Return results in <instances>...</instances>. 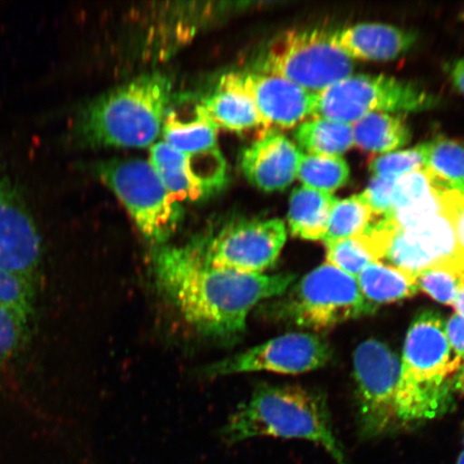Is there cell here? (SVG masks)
I'll list each match as a JSON object with an SVG mask.
<instances>
[{
    "label": "cell",
    "instance_id": "60d3db41",
    "mask_svg": "<svg viewBox=\"0 0 464 464\" xmlns=\"http://www.w3.org/2000/svg\"><path fill=\"white\" fill-rule=\"evenodd\" d=\"M0 181H2V178H0Z\"/></svg>",
    "mask_w": 464,
    "mask_h": 464
},
{
    "label": "cell",
    "instance_id": "f35d334b",
    "mask_svg": "<svg viewBox=\"0 0 464 464\" xmlns=\"http://www.w3.org/2000/svg\"><path fill=\"white\" fill-rule=\"evenodd\" d=\"M459 266H460V269L462 270L463 274H464V259L461 261V263L459 264Z\"/></svg>",
    "mask_w": 464,
    "mask_h": 464
},
{
    "label": "cell",
    "instance_id": "d6986e66",
    "mask_svg": "<svg viewBox=\"0 0 464 464\" xmlns=\"http://www.w3.org/2000/svg\"><path fill=\"white\" fill-rule=\"evenodd\" d=\"M415 34L382 24H359L334 34V42L347 56L391 61L411 49Z\"/></svg>",
    "mask_w": 464,
    "mask_h": 464
},
{
    "label": "cell",
    "instance_id": "d6a6232c",
    "mask_svg": "<svg viewBox=\"0 0 464 464\" xmlns=\"http://www.w3.org/2000/svg\"><path fill=\"white\" fill-rule=\"evenodd\" d=\"M446 336L452 353L460 361H464V316L454 314L445 324Z\"/></svg>",
    "mask_w": 464,
    "mask_h": 464
},
{
    "label": "cell",
    "instance_id": "52a82bcc",
    "mask_svg": "<svg viewBox=\"0 0 464 464\" xmlns=\"http://www.w3.org/2000/svg\"><path fill=\"white\" fill-rule=\"evenodd\" d=\"M353 63L338 48L334 34L322 29H294L266 46L256 72L278 75L313 92L351 77Z\"/></svg>",
    "mask_w": 464,
    "mask_h": 464
},
{
    "label": "cell",
    "instance_id": "cb8c5ba5",
    "mask_svg": "<svg viewBox=\"0 0 464 464\" xmlns=\"http://www.w3.org/2000/svg\"><path fill=\"white\" fill-rule=\"evenodd\" d=\"M295 140L312 155L340 156L355 145L353 125L321 118L301 123L295 131Z\"/></svg>",
    "mask_w": 464,
    "mask_h": 464
},
{
    "label": "cell",
    "instance_id": "d4e9b609",
    "mask_svg": "<svg viewBox=\"0 0 464 464\" xmlns=\"http://www.w3.org/2000/svg\"><path fill=\"white\" fill-rule=\"evenodd\" d=\"M425 169L435 188L464 195V148L460 144L443 138L428 142Z\"/></svg>",
    "mask_w": 464,
    "mask_h": 464
},
{
    "label": "cell",
    "instance_id": "4dcf8cb0",
    "mask_svg": "<svg viewBox=\"0 0 464 464\" xmlns=\"http://www.w3.org/2000/svg\"><path fill=\"white\" fill-rule=\"evenodd\" d=\"M434 188H437L434 187L426 169L416 170L398 178L392 189V210L420 200Z\"/></svg>",
    "mask_w": 464,
    "mask_h": 464
},
{
    "label": "cell",
    "instance_id": "b9f144b4",
    "mask_svg": "<svg viewBox=\"0 0 464 464\" xmlns=\"http://www.w3.org/2000/svg\"><path fill=\"white\" fill-rule=\"evenodd\" d=\"M463 16H464V14H463Z\"/></svg>",
    "mask_w": 464,
    "mask_h": 464
},
{
    "label": "cell",
    "instance_id": "2e32d148",
    "mask_svg": "<svg viewBox=\"0 0 464 464\" xmlns=\"http://www.w3.org/2000/svg\"><path fill=\"white\" fill-rule=\"evenodd\" d=\"M304 153L277 131H266L245 150L241 168L247 181L265 191L283 190L294 182Z\"/></svg>",
    "mask_w": 464,
    "mask_h": 464
},
{
    "label": "cell",
    "instance_id": "6da1fadb",
    "mask_svg": "<svg viewBox=\"0 0 464 464\" xmlns=\"http://www.w3.org/2000/svg\"><path fill=\"white\" fill-rule=\"evenodd\" d=\"M153 269L166 297L197 332L220 340L245 333L260 301L286 294L292 274L243 275L203 263L193 246L155 247Z\"/></svg>",
    "mask_w": 464,
    "mask_h": 464
},
{
    "label": "cell",
    "instance_id": "8992f818",
    "mask_svg": "<svg viewBox=\"0 0 464 464\" xmlns=\"http://www.w3.org/2000/svg\"><path fill=\"white\" fill-rule=\"evenodd\" d=\"M376 307L364 298L356 277L326 263L306 275L276 310L283 321L319 333L372 314Z\"/></svg>",
    "mask_w": 464,
    "mask_h": 464
},
{
    "label": "cell",
    "instance_id": "7a4b0ae2",
    "mask_svg": "<svg viewBox=\"0 0 464 464\" xmlns=\"http://www.w3.org/2000/svg\"><path fill=\"white\" fill-rule=\"evenodd\" d=\"M171 80L145 73L86 104L73 127L86 147L147 148L160 136L172 100Z\"/></svg>",
    "mask_w": 464,
    "mask_h": 464
},
{
    "label": "cell",
    "instance_id": "277c9868",
    "mask_svg": "<svg viewBox=\"0 0 464 464\" xmlns=\"http://www.w3.org/2000/svg\"><path fill=\"white\" fill-rule=\"evenodd\" d=\"M222 432L229 444L264 437L306 440L322 446L336 464H350L334 432L327 404L299 386H259L229 416Z\"/></svg>",
    "mask_w": 464,
    "mask_h": 464
},
{
    "label": "cell",
    "instance_id": "4316f807",
    "mask_svg": "<svg viewBox=\"0 0 464 464\" xmlns=\"http://www.w3.org/2000/svg\"><path fill=\"white\" fill-rule=\"evenodd\" d=\"M374 218L363 194L339 200L334 208L323 242L328 245V243L361 235Z\"/></svg>",
    "mask_w": 464,
    "mask_h": 464
},
{
    "label": "cell",
    "instance_id": "8d00e7d4",
    "mask_svg": "<svg viewBox=\"0 0 464 464\" xmlns=\"http://www.w3.org/2000/svg\"><path fill=\"white\" fill-rule=\"evenodd\" d=\"M455 391L464 393V365L456 374Z\"/></svg>",
    "mask_w": 464,
    "mask_h": 464
},
{
    "label": "cell",
    "instance_id": "7c38bea8",
    "mask_svg": "<svg viewBox=\"0 0 464 464\" xmlns=\"http://www.w3.org/2000/svg\"><path fill=\"white\" fill-rule=\"evenodd\" d=\"M462 196L454 191L448 208L439 216L415 227L393 231L382 260L414 276L435 265L457 263L454 214Z\"/></svg>",
    "mask_w": 464,
    "mask_h": 464
},
{
    "label": "cell",
    "instance_id": "83f0119b",
    "mask_svg": "<svg viewBox=\"0 0 464 464\" xmlns=\"http://www.w3.org/2000/svg\"><path fill=\"white\" fill-rule=\"evenodd\" d=\"M464 274L457 263H443L420 272L416 276L417 286L443 304H454Z\"/></svg>",
    "mask_w": 464,
    "mask_h": 464
},
{
    "label": "cell",
    "instance_id": "9c48e42d",
    "mask_svg": "<svg viewBox=\"0 0 464 464\" xmlns=\"http://www.w3.org/2000/svg\"><path fill=\"white\" fill-rule=\"evenodd\" d=\"M287 240L280 218L239 219L224 226L216 235L190 242L203 263L213 268L243 275H264L276 263Z\"/></svg>",
    "mask_w": 464,
    "mask_h": 464
},
{
    "label": "cell",
    "instance_id": "74e56055",
    "mask_svg": "<svg viewBox=\"0 0 464 464\" xmlns=\"http://www.w3.org/2000/svg\"><path fill=\"white\" fill-rule=\"evenodd\" d=\"M456 464H464V450L461 452L459 457H458Z\"/></svg>",
    "mask_w": 464,
    "mask_h": 464
},
{
    "label": "cell",
    "instance_id": "1f68e13d",
    "mask_svg": "<svg viewBox=\"0 0 464 464\" xmlns=\"http://www.w3.org/2000/svg\"><path fill=\"white\" fill-rule=\"evenodd\" d=\"M396 179L375 177L362 193L375 218L384 216L392 210V189Z\"/></svg>",
    "mask_w": 464,
    "mask_h": 464
},
{
    "label": "cell",
    "instance_id": "836d02e7",
    "mask_svg": "<svg viewBox=\"0 0 464 464\" xmlns=\"http://www.w3.org/2000/svg\"><path fill=\"white\" fill-rule=\"evenodd\" d=\"M454 228L457 246L458 266L464 259V196L461 197L454 214Z\"/></svg>",
    "mask_w": 464,
    "mask_h": 464
},
{
    "label": "cell",
    "instance_id": "ac0fdd59",
    "mask_svg": "<svg viewBox=\"0 0 464 464\" xmlns=\"http://www.w3.org/2000/svg\"><path fill=\"white\" fill-rule=\"evenodd\" d=\"M200 103L218 130L236 132L265 130L264 121L252 97L242 86L239 72L224 74L216 91L203 98Z\"/></svg>",
    "mask_w": 464,
    "mask_h": 464
},
{
    "label": "cell",
    "instance_id": "3957f363",
    "mask_svg": "<svg viewBox=\"0 0 464 464\" xmlns=\"http://www.w3.org/2000/svg\"><path fill=\"white\" fill-rule=\"evenodd\" d=\"M461 361L452 353L439 313L425 311L406 335L397 392L400 429L448 413Z\"/></svg>",
    "mask_w": 464,
    "mask_h": 464
},
{
    "label": "cell",
    "instance_id": "f546056e",
    "mask_svg": "<svg viewBox=\"0 0 464 464\" xmlns=\"http://www.w3.org/2000/svg\"><path fill=\"white\" fill-rule=\"evenodd\" d=\"M428 142L416 148L377 156L370 162V170L375 177L398 179L405 174L425 169Z\"/></svg>",
    "mask_w": 464,
    "mask_h": 464
},
{
    "label": "cell",
    "instance_id": "ba28073f",
    "mask_svg": "<svg viewBox=\"0 0 464 464\" xmlns=\"http://www.w3.org/2000/svg\"><path fill=\"white\" fill-rule=\"evenodd\" d=\"M433 98L413 83L385 75H353L318 92L313 118L353 125L376 112H416L430 108Z\"/></svg>",
    "mask_w": 464,
    "mask_h": 464
},
{
    "label": "cell",
    "instance_id": "603a6c76",
    "mask_svg": "<svg viewBox=\"0 0 464 464\" xmlns=\"http://www.w3.org/2000/svg\"><path fill=\"white\" fill-rule=\"evenodd\" d=\"M353 142L374 153L391 152L411 140V131L401 116L376 112L353 124Z\"/></svg>",
    "mask_w": 464,
    "mask_h": 464
},
{
    "label": "cell",
    "instance_id": "30bf717a",
    "mask_svg": "<svg viewBox=\"0 0 464 464\" xmlns=\"http://www.w3.org/2000/svg\"><path fill=\"white\" fill-rule=\"evenodd\" d=\"M357 385V426L362 439H376L400 429L397 392L401 362L390 347L369 340L353 353Z\"/></svg>",
    "mask_w": 464,
    "mask_h": 464
},
{
    "label": "cell",
    "instance_id": "7402d4cb",
    "mask_svg": "<svg viewBox=\"0 0 464 464\" xmlns=\"http://www.w3.org/2000/svg\"><path fill=\"white\" fill-rule=\"evenodd\" d=\"M357 281L364 298L376 306L410 298L419 292L416 276L381 261L370 264Z\"/></svg>",
    "mask_w": 464,
    "mask_h": 464
},
{
    "label": "cell",
    "instance_id": "5b68a950",
    "mask_svg": "<svg viewBox=\"0 0 464 464\" xmlns=\"http://www.w3.org/2000/svg\"><path fill=\"white\" fill-rule=\"evenodd\" d=\"M97 176L112 190L139 231L159 247L176 232L183 216L149 160H111L96 166Z\"/></svg>",
    "mask_w": 464,
    "mask_h": 464
},
{
    "label": "cell",
    "instance_id": "ffe728a7",
    "mask_svg": "<svg viewBox=\"0 0 464 464\" xmlns=\"http://www.w3.org/2000/svg\"><path fill=\"white\" fill-rule=\"evenodd\" d=\"M218 129L201 103L196 104L189 116L168 109L161 136L164 142L187 155H199L218 149Z\"/></svg>",
    "mask_w": 464,
    "mask_h": 464
},
{
    "label": "cell",
    "instance_id": "5bb4252c",
    "mask_svg": "<svg viewBox=\"0 0 464 464\" xmlns=\"http://www.w3.org/2000/svg\"><path fill=\"white\" fill-rule=\"evenodd\" d=\"M149 161L179 203L198 201L222 188L227 179L225 160L216 150L187 155L160 141L150 147Z\"/></svg>",
    "mask_w": 464,
    "mask_h": 464
},
{
    "label": "cell",
    "instance_id": "f1b7e54d",
    "mask_svg": "<svg viewBox=\"0 0 464 464\" xmlns=\"http://www.w3.org/2000/svg\"><path fill=\"white\" fill-rule=\"evenodd\" d=\"M324 246L327 247V264L356 278L370 264L376 261L359 236Z\"/></svg>",
    "mask_w": 464,
    "mask_h": 464
},
{
    "label": "cell",
    "instance_id": "8fae6325",
    "mask_svg": "<svg viewBox=\"0 0 464 464\" xmlns=\"http://www.w3.org/2000/svg\"><path fill=\"white\" fill-rule=\"evenodd\" d=\"M330 358L332 347L323 336L288 334L208 365L207 374L226 376L260 371L300 374L324 367Z\"/></svg>",
    "mask_w": 464,
    "mask_h": 464
},
{
    "label": "cell",
    "instance_id": "ab89813d",
    "mask_svg": "<svg viewBox=\"0 0 464 464\" xmlns=\"http://www.w3.org/2000/svg\"><path fill=\"white\" fill-rule=\"evenodd\" d=\"M463 445H464V431H463Z\"/></svg>",
    "mask_w": 464,
    "mask_h": 464
},
{
    "label": "cell",
    "instance_id": "e575fe53",
    "mask_svg": "<svg viewBox=\"0 0 464 464\" xmlns=\"http://www.w3.org/2000/svg\"><path fill=\"white\" fill-rule=\"evenodd\" d=\"M450 72L452 82L464 94V60L452 63Z\"/></svg>",
    "mask_w": 464,
    "mask_h": 464
},
{
    "label": "cell",
    "instance_id": "e0dca14e",
    "mask_svg": "<svg viewBox=\"0 0 464 464\" xmlns=\"http://www.w3.org/2000/svg\"><path fill=\"white\" fill-rule=\"evenodd\" d=\"M34 300L33 284L0 271V370L25 344Z\"/></svg>",
    "mask_w": 464,
    "mask_h": 464
},
{
    "label": "cell",
    "instance_id": "d590c367",
    "mask_svg": "<svg viewBox=\"0 0 464 464\" xmlns=\"http://www.w3.org/2000/svg\"><path fill=\"white\" fill-rule=\"evenodd\" d=\"M452 306L455 307L457 314L464 316V281L462 282L459 290H458L457 297Z\"/></svg>",
    "mask_w": 464,
    "mask_h": 464
},
{
    "label": "cell",
    "instance_id": "4fadbf2b",
    "mask_svg": "<svg viewBox=\"0 0 464 464\" xmlns=\"http://www.w3.org/2000/svg\"><path fill=\"white\" fill-rule=\"evenodd\" d=\"M39 230L19 191L0 181V271L36 284L42 260Z\"/></svg>",
    "mask_w": 464,
    "mask_h": 464
},
{
    "label": "cell",
    "instance_id": "44dd1931",
    "mask_svg": "<svg viewBox=\"0 0 464 464\" xmlns=\"http://www.w3.org/2000/svg\"><path fill=\"white\" fill-rule=\"evenodd\" d=\"M338 198L324 191L301 187L295 188L289 199L290 234L304 240L324 239Z\"/></svg>",
    "mask_w": 464,
    "mask_h": 464
},
{
    "label": "cell",
    "instance_id": "9a60e30c",
    "mask_svg": "<svg viewBox=\"0 0 464 464\" xmlns=\"http://www.w3.org/2000/svg\"><path fill=\"white\" fill-rule=\"evenodd\" d=\"M239 77L256 104L266 132L270 129H294L314 112L318 92L275 74L239 72Z\"/></svg>",
    "mask_w": 464,
    "mask_h": 464
},
{
    "label": "cell",
    "instance_id": "484cf974",
    "mask_svg": "<svg viewBox=\"0 0 464 464\" xmlns=\"http://www.w3.org/2000/svg\"><path fill=\"white\" fill-rule=\"evenodd\" d=\"M297 178L304 187L332 194L350 179V167L341 156L304 154Z\"/></svg>",
    "mask_w": 464,
    "mask_h": 464
}]
</instances>
